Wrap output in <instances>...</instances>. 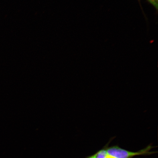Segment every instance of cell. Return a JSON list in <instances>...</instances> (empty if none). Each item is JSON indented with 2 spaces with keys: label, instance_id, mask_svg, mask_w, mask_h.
Wrapping results in <instances>:
<instances>
[{
  "label": "cell",
  "instance_id": "6da1fadb",
  "mask_svg": "<svg viewBox=\"0 0 158 158\" xmlns=\"http://www.w3.org/2000/svg\"><path fill=\"white\" fill-rule=\"evenodd\" d=\"M152 148V146L149 145L137 152L128 151L117 146H112L105 149L108 155L114 158H132L135 156L150 155L155 153V152L151 151Z\"/></svg>",
  "mask_w": 158,
  "mask_h": 158
},
{
  "label": "cell",
  "instance_id": "7a4b0ae2",
  "mask_svg": "<svg viewBox=\"0 0 158 158\" xmlns=\"http://www.w3.org/2000/svg\"><path fill=\"white\" fill-rule=\"evenodd\" d=\"M94 155L95 158H114L108 155L105 149L100 150Z\"/></svg>",
  "mask_w": 158,
  "mask_h": 158
},
{
  "label": "cell",
  "instance_id": "3957f363",
  "mask_svg": "<svg viewBox=\"0 0 158 158\" xmlns=\"http://www.w3.org/2000/svg\"><path fill=\"white\" fill-rule=\"evenodd\" d=\"M150 2H151L152 3L154 4V5H155V3H157V0H149ZM156 6V5H155Z\"/></svg>",
  "mask_w": 158,
  "mask_h": 158
},
{
  "label": "cell",
  "instance_id": "277c9868",
  "mask_svg": "<svg viewBox=\"0 0 158 158\" xmlns=\"http://www.w3.org/2000/svg\"><path fill=\"white\" fill-rule=\"evenodd\" d=\"M86 158H95V157L94 155H93L91 156H89Z\"/></svg>",
  "mask_w": 158,
  "mask_h": 158
}]
</instances>
